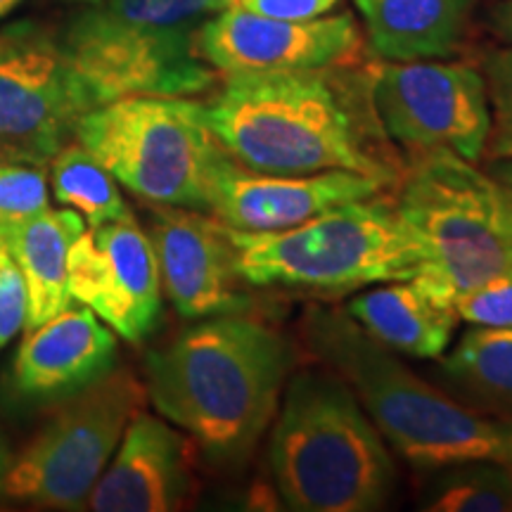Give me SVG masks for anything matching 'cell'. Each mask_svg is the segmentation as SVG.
<instances>
[{
    "instance_id": "1",
    "label": "cell",
    "mask_w": 512,
    "mask_h": 512,
    "mask_svg": "<svg viewBox=\"0 0 512 512\" xmlns=\"http://www.w3.org/2000/svg\"><path fill=\"white\" fill-rule=\"evenodd\" d=\"M209 126L235 162L266 174L358 171L399 183L406 162L366 88L328 69L226 74Z\"/></svg>"
},
{
    "instance_id": "2",
    "label": "cell",
    "mask_w": 512,
    "mask_h": 512,
    "mask_svg": "<svg viewBox=\"0 0 512 512\" xmlns=\"http://www.w3.org/2000/svg\"><path fill=\"white\" fill-rule=\"evenodd\" d=\"M290 342L242 313L204 318L145 358V392L219 463H245L278 413Z\"/></svg>"
},
{
    "instance_id": "3",
    "label": "cell",
    "mask_w": 512,
    "mask_h": 512,
    "mask_svg": "<svg viewBox=\"0 0 512 512\" xmlns=\"http://www.w3.org/2000/svg\"><path fill=\"white\" fill-rule=\"evenodd\" d=\"M302 332L311 354L354 389L394 451L418 470L494 460L512 467V422L489 418L415 375L347 311L311 309Z\"/></svg>"
},
{
    "instance_id": "4",
    "label": "cell",
    "mask_w": 512,
    "mask_h": 512,
    "mask_svg": "<svg viewBox=\"0 0 512 512\" xmlns=\"http://www.w3.org/2000/svg\"><path fill=\"white\" fill-rule=\"evenodd\" d=\"M283 392L268 460L287 508H387L396 489V467L354 389L330 368H304L287 377Z\"/></svg>"
},
{
    "instance_id": "5",
    "label": "cell",
    "mask_w": 512,
    "mask_h": 512,
    "mask_svg": "<svg viewBox=\"0 0 512 512\" xmlns=\"http://www.w3.org/2000/svg\"><path fill=\"white\" fill-rule=\"evenodd\" d=\"M247 285L306 292H354L420 271L425 249L392 195L339 204L299 226L249 233L226 226Z\"/></svg>"
},
{
    "instance_id": "6",
    "label": "cell",
    "mask_w": 512,
    "mask_h": 512,
    "mask_svg": "<svg viewBox=\"0 0 512 512\" xmlns=\"http://www.w3.org/2000/svg\"><path fill=\"white\" fill-rule=\"evenodd\" d=\"M235 0H95L60 31L98 105L128 95H197L216 81L197 53L204 19Z\"/></svg>"
},
{
    "instance_id": "7",
    "label": "cell",
    "mask_w": 512,
    "mask_h": 512,
    "mask_svg": "<svg viewBox=\"0 0 512 512\" xmlns=\"http://www.w3.org/2000/svg\"><path fill=\"white\" fill-rule=\"evenodd\" d=\"M394 207L425 249L413 280L441 302L512 278V230L489 174L451 150L408 152Z\"/></svg>"
},
{
    "instance_id": "8",
    "label": "cell",
    "mask_w": 512,
    "mask_h": 512,
    "mask_svg": "<svg viewBox=\"0 0 512 512\" xmlns=\"http://www.w3.org/2000/svg\"><path fill=\"white\" fill-rule=\"evenodd\" d=\"M74 140L133 195L207 214L209 174L223 147L204 102L188 95H128L83 114Z\"/></svg>"
},
{
    "instance_id": "9",
    "label": "cell",
    "mask_w": 512,
    "mask_h": 512,
    "mask_svg": "<svg viewBox=\"0 0 512 512\" xmlns=\"http://www.w3.org/2000/svg\"><path fill=\"white\" fill-rule=\"evenodd\" d=\"M145 396V384L119 368L60 401L53 418L10 463L5 494L43 508H86L128 420L143 411Z\"/></svg>"
},
{
    "instance_id": "10",
    "label": "cell",
    "mask_w": 512,
    "mask_h": 512,
    "mask_svg": "<svg viewBox=\"0 0 512 512\" xmlns=\"http://www.w3.org/2000/svg\"><path fill=\"white\" fill-rule=\"evenodd\" d=\"M98 98L64 53L60 34L34 19L0 29V157L46 169Z\"/></svg>"
},
{
    "instance_id": "11",
    "label": "cell",
    "mask_w": 512,
    "mask_h": 512,
    "mask_svg": "<svg viewBox=\"0 0 512 512\" xmlns=\"http://www.w3.org/2000/svg\"><path fill=\"white\" fill-rule=\"evenodd\" d=\"M377 119L408 152L451 150L479 162L491 131L484 76L456 62H389L370 76Z\"/></svg>"
},
{
    "instance_id": "12",
    "label": "cell",
    "mask_w": 512,
    "mask_h": 512,
    "mask_svg": "<svg viewBox=\"0 0 512 512\" xmlns=\"http://www.w3.org/2000/svg\"><path fill=\"white\" fill-rule=\"evenodd\" d=\"M67 285L107 328L138 344L162 318V278L150 235L133 214L86 228L69 247Z\"/></svg>"
},
{
    "instance_id": "13",
    "label": "cell",
    "mask_w": 512,
    "mask_h": 512,
    "mask_svg": "<svg viewBox=\"0 0 512 512\" xmlns=\"http://www.w3.org/2000/svg\"><path fill=\"white\" fill-rule=\"evenodd\" d=\"M195 46L221 74L292 72L349 64L361 53V34L351 15L292 22L230 5L204 19Z\"/></svg>"
},
{
    "instance_id": "14",
    "label": "cell",
    "mask_w": 512,
    "mask_h": 512,
    "mask_svg": "<svg viewBox=\"0 0 512 512\" xmlns=\"http://www.w3.org/2000/svg\"><path fill=\"white\" fill-rule=\"evenodd\" d=\"M392 181L358 171L266 174L235 162L226 150L216 159L207 185V214L223 226L249 233L285 230L339 204L384 195Z\"/></svg>"
},
{
    "instance_id": "15",
    "label": "cell",
    "mask_w": 512,
    "mask_h": 512,
    "mask_svg": "<svg viewBox=\"0 0 512 512\" xmlns=\"http://www.w3.org/2000/svg\"><path fill=\"white\" fill-rule=\"evenodd\" d=\"M147 235L157 254L162 290L183 318L247 309L249 299L242 290L247 283L219 219L204 211L157 204Z\"/></svg>"
},
{
    "instance_id": "16",
    "label": "cell",
    "mask_w": 512,
    "mask_h": 512,
    "mask_svg": "<svg viewBox=\"0 0 512 512\" xmlns=\"http://www.w3.org/2000/svg\"><path fill=\"white\" fill-rule=\"evenodd\" d=\"M192 491L190 441L164 420L138 411L86 505L95 512H169L181 510Z\"/></svg>"
},
{
    "instance_id": "17",
    "label": "cell",
    "mask_w": 512,
    "mask_h": 512,
    "mask_svg": "<svg viewBox=\"0 0 512 512\" xmlns=\"http://www.w3.org/2000/svg\"><path fill=\"white\" fill-rule=\"evenodd\" d=\"M117 335L88 306H72L27 332L12 380L24 399L60 403L114 370Z\"/></svg>"
},
{
    "instance_id": "18",
    "label": "cell",
    "mask_w": 512,
    "mask_h": 512,
    "mask_svg": "<svg viewBox=\"0 0 512 512\" xmlns=\"http://www.w3.org/2000/svg\"><path fill=\"white\" fill-rule=\"evenodd\" d=\"M344 311L382 347L413 358H439L458 325L453 304L441 302L413 278L358 294Z\"/></svg>"
},
{
    "instance_id": "19",
    "label": "cell",
    "mask_w": 512,
    "mask_h": 512,
    "mask_svg": "<svg viewBox=\"0 0 512 512\" xmlns=\"http://www.w3.org/2000/svg\"><path fill=\"white\" fill-rule=\"evenodd\" d=\"M475 0H356L373 53L389 62L439 60L458 48Z\"/></svg>"
},
{
    "instance_id": "20",
    "label": "cell",
    "mask_w": 512,
    "mask_h": 512,
    "mask_svg": "<svg viewBox=\"0 0 512 512\" xmlns=\"http://www.w3.org/2000/svg\"><path fill=\"white\" fill-rule=\"evenodd\" d=\"M86 230V221L74 209H46L8 235V242L27 283V320L34 330L74 302L67 285L69 247Z\"/></svg>"
},
{
    "instance_id": "21",
    "label": "cell",
    "mask_w": 512,
    "mask_h": 512,
    "mask_svg": "<svg viewBox=\"0 0 512 512\" xmlns=\"http://www.w3.org/2000/svg\"><path fill=\"white\" fill-rule=\"evenodd\" d=\"M439 370L460 403L489 418L512 422V330L477 328L460 337Z\"/></svg>"
},
{
    "instance_id": "22",
    "label": "cell",
    "mask_w": 512,
    "mask_h": 512,
    "mask_svg": "<svg viewBox=\"0 0 512 512\" xmlns=\"http://www.w3.org/2000/svg\"><path fill=\"white\" fill-rule=\"evenodd\" d=\"M48 166L55 200L79 211L88 228L131 214L119 192L117 178L76 140L64 145Z\"/></svg>"
},
{
    "instance_id": "23",
    "label": "cell",
    "mask_w": 512,
    "mask_h": 512,
    "mask_svg": "<svg viewBox=\"0 0 512 512\" xmlns=\"http://www.w3.org/2000/svg\"><path fill=\"white\" fill-rule=\"evenodd\" d=\"M427 486V512H512V467L494 460L448 465Z\"/></svg>"
},
{
    "instance_id": "24",
    "label": "cell",
    "mask_w": 512,
    "mask_h": 512,
    "mask_svg": "<svg viewBox=\"0 0 512 512\" xmlns=\"http://www.w3.org/2000/svg\"><path fill=\"white\" fill-rule=\"evenodd\" d=\"M50 209L48 178L41 166L0 162V235Z\"/></svg>"
},
{
    "instance_id": "25",
    "label": "cell",
    "mask_w": 512,
    "mask_h": 512,
    "mask_svg": "<svg viewBox=\"0 0 512 512\" xmlns=\"http://www.w3.org/2000/svg\"><path fill=\"white\" fill-rule=\"evenodd\" d=\"M484 83L489 95L491 131L482 159L489 162L512 157V46L486 57Z\"/></svg>"
},
{
    "instance_id": "26",
    "label": "cell",
    "mask_w": 512,
    "mask_h": 512,
    "mask_svg": "<svg viewBox=\"0 0 512 512\" xmlns=\"http://www.w3.org/2000/svg\"><path fill=\"white\" fill-rule=\"evenodd\" d=\"M458 320L477 328L512 330V278L491 280L453 297Z\"/></svg>"
},
{
    "instance_id": "27",
    "label": "cell",
    "mask_w": 512,
    "mask_h": 512,
    "mask_svg": "<svg viewBox=\"0 0 512 512\" xmlns=\"http://www.w3.org/2000/svg\"><path fill=\"white\" fill-rule=\"evenodd\" d=\"M27 320V283L5 238H0V349L8 347Z\"/></svg>"
},
{
    "instance_id": "28",
    "label": "cell",
    "mask_w": 512,
    "mask_h": 512,
    "mask_svg": "<svg viewBox=\"0 0 512 512\" xmlns=\"http://www.w3.org/2000/svg\"><path fill=\"white\" fill-rule=\"evenodd\" d=\"M337 3L339 0H235L233 5H240V8L264 17L304 22V19L328 15Z\"/></svg>"
},
{
    "instance_id": "29",
    "label": "cell",
    "mask_w": 512,
    "mask_h": 512,
    "mask_svg": "<svg viewBox=\"0 0 512 512\" xmlns=\"http://www.w3.org/2000/svg\"><path fill=\"white\" fill-rule=\"evenodd\" d=\"M484 171L489 174V178L496 185L498 197H501L505 216H508V223H510V230H512V157L489 159Z\"/></svg>"
},
{
    "instance_id": "30",
    "label": "cell",
    "mask_w": 512,
    "mask_h": 512,
    "mask_svg": "<svg viewBox=\"0 0 512 512\" xmlns=\"http://www.w3.org/2000/svg\"><path fill=\"white\" fill-rule=\"evenodd\" d=\"M496 27L512 43V0H505L496 10Z\"/></svg>"
},
{
    "instance_id": "31",
    "label": "cell",
    "mask_w": 512,
    "mask_h": 512,
    "mask_svg": "<svg viewBox=\"0 0 512 512\" xmlns=\"http://www.w3.org/2000/svg\"><path fill=\"white\" fill-rule=\"evenodd\" d=\"M10 470V453H8V446H5L3 437H0V489H3V482H5V475H8Z\"/></svg>"
},
{
    "instance_id": "32",
    "label": "cell",
    "mask_w": 512,
    "mask_h": 512,
    "mask_svg": "<svg viewBox=\"0 0 512 512\" xmlns=\"http://www.w3.org/2000/svg\"><path fill=\"white\" fill-rule=\"evenodd\" d=\"M22 3H24V0H0V19L8 17L10 12H15Z\"/></svg>"
},
{
    "instance_id": "33",
    "label": "cell",
    "mask_w": 512,
    "mask_h": 512,
    "mask_svg": "<svg viewBox=\"0 0 512 512\" xmlns=\"http://www.w3.org/2000/svg\"><path fill=\"white\" fill-rule=\"evenodd\" d=\"M76 5H86V3H95V0H72Z\"/></svg>"
}]
</instances>
